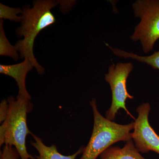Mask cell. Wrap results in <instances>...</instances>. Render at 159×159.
Returning <instances> with one entry per match:
<instances>
[{"label":"cell","mask_w":159,"mask_h":159,"mask_svg":"<svg viewBox=\"0 0 159 159\" xmlns=\"http://www.w3.org/2000/svg\"><path fill=\"white\" fill-rule=\"evenodd\" d=\"M151 107L148 103L138 107V117L134 122L132 140L139 152L145 153L153 151L159 154V136L151 126L148 115Z\"/></svg>","instance_id":"8992f818"},{"label":"cell","mask_w":159,"mask_h":159,"mask_svg":"<svg viewBox=\"0 0 159 159\" xmlns=\"http://www.w3.org/2000/svg\"><path fill=\"white\" fill-rule=\"evenodd\" d=\"M3 20L0 21V55L6 56L13 58L15 61L18 59L19 55L15 46H12L6 37L3 29Z\"/></svg>","instance_id":"30bf717a"},{"label":"cell","mask_w":159,"mask_h":159,"mask_svg":"<svg viewBox=\"0 0 159 159\" xmlns=\"http://www.w3.org/2000/svg\"><path fill=\"white\" fill-rule=\"evenodd\" d=\"M57 4V2L51 0L35 1L32 8L26 7L24 9L21 25L16 30L17 35L23 36L24 39L16 42V48L21 57L29 59L40 74H43L45 70L34 57L33 50L34 39L42 30L56 22L51 9Z\"/></svg>","instance_id":"6da1fadb"},{"label":"cell","mask_w":159,"mask_h":159,"mask_svg":"<svg viewBox=\"0 0 159 159\" xmlns=\"http://www.w3.org/2000/svg\"><path fill=\"white\" fill-rule=\"evenodd\" d=\"M33 67L29 59H25L23 62L16 64L0 65V73L14 78L18 86V95L31 100V96L26 89V78Z\"/></svg>","instance_id":"52a82bcc"},{"label":"cell","mask_w":159,"mask_h":159,"mask_svg":"<svg viewBox=\"0 0 159 159\" xmlns=\"http://www.w3.org/2000/svg\"><path fill=\"white\" fill-rule=\"evenodd\" d=\"M133 68L131 63H119L116 66H111L108 74H105V80L110 85L112 92L111 104L107 111L106 117L111 121L115 119L118 111L121 109H124L127 115L134 119L125 106L127 99H134V97L127 92L126 87L127 78Z\"/></svg>","instance_id":"5b68a950"},{"label":"cell","mask_w":159,"mask_h":159,"mask_svg":"<svg viewBox=\"0 0 159 159\" xmlns=\"http://www.w3.org/2000/svg\"><path fill=\"white\" fill-rule=\"evenodd\" d=\"M9 113L6 120L0 126V146L3 144L14 146L21 159H36L27 151L26 140L28 134L32 133L27 124V114L33 109L30 100L18 95L16 99H8Z\"/></svg>","instance_id":"7a4b0ae2"},{"label":"cell","mask_w":159,"mask_h":159,"mask_svg":"<svg viewBox=\"0 0 159 159\" xmlns=\"http://www.w3.org/2000/svg\"><path fill=\"white\" fill-rule=\"evenodd\" d=\"M100 159H146L137 149L132 140L126 142L124 147L111 146L100 155Z\"/></svg>","instance_id":"9c48e42d"},{"label":"cell","mask_w":159,"mask_h":159,"mask_svg":"<svg viewBox=\"0 0 159 159\" xmlns=\"http://www.w3.org/2000/svg\"><path fill=\"white\" fill-rule=\"evenodd\" d=\"M90 104L93 114V128L88 144L84 147L80 159H97L113 144L132 140L130 131L134 129V122L126 125L118 124L99 113L96 99L90 101Z\"/></svg>","instance_id":"3957f363"},{"label":"cell","mask_w":159,"mask_h":159,"mask_svg":"<svg viewBox=\"0 0 159 159\" xmlns=\"http://www.w3.org/2000/svg\"><path fill=\"white\" fill-rule=\"evenodd\" d=\"M34 142H31V145L39 153V156H35L36 159H75L80 154L83 153L84 147L80 148L79 150L73 154L65 156L57 151V146L54 145L47 146L43 142L42 139L36 135L31 134Z\"/></svg>","instance_id":"ba28073f"},{"label":"cell","mask_w":159,"mask_h":159,"mask_svg":"<svg viewBox=\"0 0 159 159\" xmlns=\"http://www.w3.org/2000/svg\"><path fill=\"white\" fill-rule=\"evenodd\" d=\"M22 13L23 11L20 8H13L0 3V18L16 22H19L22 20V16L17 15Z\"/></svg>","instance_id":"8fae6325"},{"label":"cell","mask_w":159,"mask_h":159,"mask_svg":"<svg viewBox=\"0 0 159 159\" xmlns=\"http://www.w3.org/2000/svg\"><path fill=\"white\" fill-rule=\"evenodd\" d=\"M19 157L17 150L11 145H5L1 152L0 159H18Z\"/></svg>","instance_id":"7c38bea8"},{"label":"cell","mask_w":159,"mask_h":159,"mask_svg":"<svg viewBox=\"0 0 159 159\" xmlns=\"http://www.w3.org/2000/svg\"><path fill=\"white\" fill-rule=\"evenodd\" d=\"M9 106L8 100L3 99L0 104V122L2 123L7 119L9 113Z\"/></svg>","instance_id":"4fadbf2b"},{"label":"cell","mask_w":159,"mask_h":159,"mask_svg":"<svg viewBox=\"0 0 159 159\" xmlns=\"http://www.w3.org/2000/svg\"><path fill=\"white\" fill-rule=\"evenodd\" d=\"M136 17L141 21L130 39L141 41L145 53L153 49L159 39V0H138L133 5Z\"/></svg>","instance_id":"277c9868"}]
</instances>
